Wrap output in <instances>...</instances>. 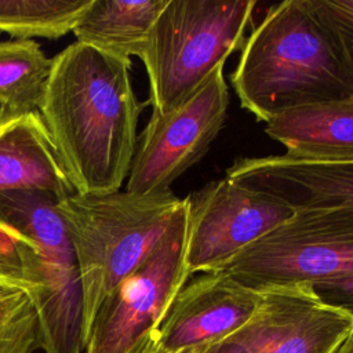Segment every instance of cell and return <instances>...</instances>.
Masks as SVG:
<instances>
[{
	"mask_svg": "<svg viewBox=\"0 0 353 353\" xmlns=\"http://www.w3.org/2000/svg\"><path fill=\"white\" fill-rule=\"evenodd\" d=\"M218 272L255 291L312 285L353 272V208L296 210Z\"/></svg>",
	"mask_w": 353,
	"mask_h": 353,
	"instance_id": "5b68a950",
	"label": "cell"
},
{
	"mask_svg": "<svg viewBox=\"0 0 353 353\" xmlns=\"http://www.w3.org/2000/svg\"><path fill=\"white\" fill-rule=\"evenodd\" d=\"M265 132L285 148L284 156L309 163L353 161V99L320 102L283 112Z\"/></svg>",
	"mask_w": 353,
	"mask_h": 353,
	"instance_id": "5bb4252c",
	"label": "cell"
},
{
	"mask_svg": "<svg viewBox=\"0 0 353 353\" xmlns=\"http://www.w3.org/2000/svg\"><path fill=\"white\" fill-rule=\"evenodd\" d=\"M36 243L23 232L0 219V290L19 291L30 301L39 292Z\"/></svg>",
	"mask_w": 353,
	"mask_h": 353,
	"instance_id": "ac0fdd59",
	"label": "cell"
},
{
	"mask_svg": "<svg viewBox=\"0 0 353 353\" xmlns=\"http://www.w3.org/2000/svg\"><path fill=\"white\" fill-rule=\"evenodd\" d=\"M37 347L39 324L30 298L0 290V353H33Z\"/></svg>",
	"mask_w": 353,
	"mask_h": 353,
	"instance_id": "d6986e66",
	"label": "cell"
},
{
	"mask_svg": "<svg viewBox=\"0 0 353 353\" xmlns=\"http://www.w3.org/2000/svg\"><path fill=\"white\" fill-rule=\"evenodd\" d=\"M131 59L72 43L51 62L37 112L76 193L121 189L135 154L141 103Z\"/></svg>",
	"mask_w": 353,
	"mask_h": 353,
	"instance_id": "6da1fadb",
	"label": "cell"
},
{
	"mask_svg": "<svg viewBox=\"0 0 353 353\" xmlns=\"http://www.w3.org/2000/svg\"><path fill=\"white\" fill-rule=\"evenodd\" d=\"M91 0H0V32L12 39H59L73 30Z\"/></svg>",
	"mask_w": 353,
	"mask_h": 353,
	"instance_id": "e0dca14e",
	"label": "cell"
},
{
	"mask_svg": "<svg viewBox=\"0 0 353 353\" xmlns=\"http://www.w3.org/2000/svg\"><path fill=\"white\" fill-rule=\"evenodd\" d=\"M229 106L223 68L174 109L153 112L135 149L125 190L149 194L170 186L199 163L222 130Z\"/></svg>",
	"mask_w": 353,
	"mask_h": 353,
	"instance_id": "ba28073f",
	"label": "cell"
},
{
	"mask_svg": "<svg viewBox=\"0 0 353 353\" xmlns=\"http://www.w3.org/2000/svg\"><path fill=\"white\" fill-rule=\"evenodd\" d=\"M186 266L192 274L218 272L240 251L295 212L283 200L225 176L188 196Z\"/></svg>",
	"mask_w": 353,
	"mask_h": 353,
	"instance_id": "9c48e42d",
	"label": "cell"
},
{
	"mask_svg": "<svg viewBox=\"0 0 353 353\" xmlns=\"http://www.w3.org/2000/svg\"><path fill=\"white\" fill-rule=\"evenodd\" d=\"M200 353H248V350L239 342L230 338H225L222 341L205 346Z\"/></svg>",
	"mask_w": 353,
	"mask_h": 353,
	"instance_id": "7402d4cb",
	"label": "cell"
},
{
	"mask_svg": "<svg viewBox=\"0 0 353 353\" xmlns=\"http://www.w3.org/2000/svg\"><path fill=\"white\" fill-rule=\"evenodd\" d=\"M310 288L323 303L338 309L353 319V272L314 283Z\"/></svg>",
	"mask_w": 353,
	"mask_h": 353,
	"instance_id": "ffe728a7",
	"label": "cell"
},
{
	"mask_svg": "<svg viewBox=\"0 0 353 353\" xmlns=\"http://www.w3.org/2000/svg\"><path fill=\"white\" fill-rule=\"evenodd\" d=\"M255 0H167L139 55L153 112L183 102L243 47Z\"/></svg>",
	"mask_w": 353,
	"mask_h": 353,
	"instance_id": "277c9868",
	"label": "cell"
},
{
	"mask_svg": "<svg viewBox=\"0 0 353 353\" xmlns=\"http://www.w3.org/2000/svg\"><path fill=\"white\" fill-rule=\"evenodd\" d=\"M226 176L291 208H353V161L309 163L284 154L237 159Z\"/></svg>",
	"mask_w": 353,
	"mask_h": 353,
	"instance_id": "7c38bea8",
	"label": "cell"
},
{
	"mask_svg": "<svg viewBox=\"0 0 353 353\" xmlns=\"http://www.w3.org/2000/svg\"><path fill=\"white\" fill-rule=\"evenodd\" d=\"M323 6L353 22V0H321Z\"/></svg>",
	"mask_w": 353,
	"mask_h": 353,
	"instance_id": "603a6c76",
	"label": "cell"
},
{
	"mask_svg": "<svg viewBox=\"0 0 353 353\" xmlns=\"http://www.w3.org/2000/svg\"><path fill=\"white\" fill-rule=\"evenodd\" d=\"M252 317L229 338L248 353H338L353 319L323 303L310 285L269 288Z\"/></svg>",
	"mask_w": 353,
	"mask_h": 353,
	"instance_id": "30bf717a",
	"label": "cell"
},
{
	"mask_svg": "<svg viewBox=\"0 0 353 353\" xmlns=\"http://www.w3.org/2000/svg\"><path fill=\"white\" fill-rule=\"evenodd\" d=\"M203 349L204 347H201V349H192V350H185V352H181V353H200Z\"/></svg>",
	"mask_w": 353,
	"mask_h": 353,
	"instance_id": "d4e9b609",
	"label": "cell"
},
{
	"mask_svg": "<svg viewBox=\"0 0 353 353\" xmlns=\"http://www.w3.org/2000/svg\"><path fill=\"white\" fill-rule=\"evenodd\" d=\"M230 83L240 105L265 123L301 106L353 99V66L313 0L269 7L244 40Z\"/></svg>",
	"mask_w": 353,
	"mask_h": 353,
	"instance_id": "7a4b0ae2",
	"label": "cell"
},
{
	"mask_svg": "<svg viewBox=\"0 0 353 353\" xmlns=\"http://www.w3.org/2000/svg\"><path fill=\"white\" fill-rule=\"evenodd\" d=\"M167 0H91L72 33L77 43L105 54L139 57L149 32Z\"/></svg>",
	"mask_w": 353,
	"mask_h": 353,
	"instance_id": "9a60e30c",
	"label": "cell"
},
{
	"mask_svg": "<svg viewBox=\"0 0 353 353\" xmlns=\"http://www.w3.org/2000/svg\"><path fill=\"white\" fill-rule=\"evenodd\" d=\"M21 190L58 201L74 193L37 110L0 116V193Z\"/></svg>",
	"mask_w": 353,
	"mask_h": 353,
	"instance_id": "4fadbf2b",
	"label": "cell"
},
{
	"mask_svg": "<svg viewBox=\"0 0 353 353\" xmlns=\"http://www.w3.org/2000/svg\"><path fill=\"white\" fill-rule=\"evenodd\" d=\"M51 62L34 40H0V106L11 113L37 110Z\"/></svg>",
	"mask_w": 353,
	"mask_h": 353,
	"instance_id": "2e32d148",
	"label": "cell"
},
{
	"mask_svg": "<svg viewBox=\"0 0 353 353\" xmlns=\"http://www.w3.org/2000/svg\"><path fill=\"white\" fill-rule=\"evenodd\" d=\"M181 201L171 189L149 194L74 192L57 201L81 283L84 347L99 306L154 248Z\"/></svg>",
	"mask_w": 353,
	"mask_h": 353,
	"instance_id": "3957f363",
	"label": "cell"
},
{
	"mask_svg": "<svg viewBox=\"0 0 353 353\" xmlns=\"http://www.w3.org/2000/svg\"><path fill=\"white\" fill-rule=\"evenodd\" d=\"M313 3L319 10H321L331 19L332 25L335 26V29H336V32L341 37V41H342L343 48L346 51V55H347V58H349V61L353 66V22L349 21L347 18H343V17L327 10L323 6L321 0H313Z\"/></svg>",
	"mask_w": 353,
	"mask_h": 353,
	"instance_id": "44dd1931",
	"label": "cell"
},
{
	"mask_svg": "<svg viewBox=\"0 0 353 353\" xmlns=\"http://www.w3.org/2000/svg\"><path fill=\"white\" fill-rule=\"evenodd\" d=\"M338 353H353V334L347 338V341L343 343Z\"/></svg>",
	"mask_w": 353,
	"mask_h": 353,
	"instance_id": "cb8c5ba5",
	"label": "cell"
},
{
	"mask_svg": "<svg viewBox=\"0 0 353 353\" xmlns=\"http://www.w3.org/2000/svg\"><path fill=\"white\" fill-rule=\"evenodd\" d=\"M57 199L41 192L0 193V219L36 243L39 347L44 353L84 350L83 291L74 252L57 211Z\"/></svg>",
	"mask_w": 353,
	"mask_h": 353,
	"instance_id": "8992f818",
	"label": "cell"
},
{
	"mask_svg": "<svg viewBox=\"0 0 353 353\" xmlns=\"http://www.w3.org/2000/svg\"><path fill=\"white\" fill-rule=\"evenodd\" d=\"M189 201L182 199L149 255L105 298L85 341V353H139L186 284Z\"/></svg>",
	"mask_w": 353,
	"mask_h": 353,
	"instance_id": "52a82bcc",
	"label": "cell"
},
{
	"mask_svg": "<svg viewBox=\"0 0 353 353\" xmlns=\"http://www.w3.org/2000/svg\"><path fill=\"white\" fill-rule=\"evenodd\" d=\"M4 112H6V110H4V109H3V108H1V106H0V116H1V114H3V113H4Z\"/></svg>",
	"mask_w": 353,
	"mask_h": 353,
	"instance_id": "484cf974",
	"label": "cell"
},
{
	"mask_svg": "<svg viewBox=\"0 0 353 353\" xmlns=\"http://www.w3.org/2000/svg\"><path fill=\"white\" fill-rule=\"evenodd\" d=\"M261 292L223 272L185 284L139 353H181L233 335L255 313Z\"/></svg>",
	"mask_w": 353,
	"mask_h": 353,
	"instance_id": "8fae6325",
	"label": "cell"
}]
</instances>
